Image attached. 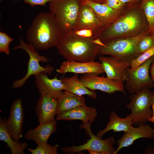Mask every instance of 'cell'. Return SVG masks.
<instances>
[{
  "instance_id": "obj_1",
  "label": "cell",
  "mask_w": 154,
  "mask_h": 154,
  "mask_svg": "<svg viewBox=\"0 0 154 154\" xmlns=\"http://www.w3.org/2000/svg\"><path fill=\"white\" fill-rule=\"evenodd\" d=\"M149 34L148 23L141 2L127 3L121 15L105 28L97 39L103 42L114 38Z\"/></svg>"
},
{
  "instance_id": "obj_2",
  "label": "cell",
  "mask_w": 154,
  "mask_h": 154,
  "mask_svg": "<svg viewBox=\"0 0 154 154\" xmlns=\"http://www.w3.org/2000/svg\"><path fill=\"white\" fill-rule=\"evenodd\" d=\"M62 35L54 15L50 12L37 15L26 34L29 44L36 50H40L56 46Z\"/></svg>"
},
{
  "instance_id": "obj_3",
  "label": "cell",
  "mask_w": 154,
  "mask_h": 154,
  "mask_svg": "<svg viewBox=\"0 0 154 154\" xmlns=\"http://www.w3.org/2000/svg\"><path fill=\"white\" fill-rule=\"evenodd\" d=\"M66 60L86 62L94 61L98 55L99 45L92 40L72 32L62 35L56 46Z\"/></svg>"
},
{
  "instance_id": "obj_4",
  "label": "cell",
  "mask_w": 154,
  "mask_h": 154,
  "mask_svg": "<svg viewBox=\"0 0 154 154\" xmlns=\"http://www.w3.org/2000/svg\"><path fill=\"white\" fill-rule=\"evenodd\" d=\"M82 4V0H53L49 3L50 11L54 15L62 35L75 28Z\"/></svg>"
},
{
  "instance_id": "obj_5",
  "label": "cell",
  "mask_w": 154,
  "mask_h": 154,
  "mask_svg": "<svg viewBox=\"0 0 154 154\" xmlns=\"http://www.w3.org/2000/svg\"><path fill=\"white\" fill-rule=\"evenodd\" d=\"M148 35L114 38L103 42L98 41V55H109L131 62L139 56L136 51L138 42L143 37Z\"/></svg>"
},
{
  "instance_id": "obj_6",
  "label": "cell",
  "mask_w": 154,
  "mask_h": 154,
  "mask_svg": "<svg viewBox=\"0 0 154 154\" xmlns=\"http://www.w3.org/2000/svg\"><path fill=\"white\" fill-rule=\"evenodd\" d=\"M129 99L130 101L126 107L131 110L129 115L133 125L138 126L146 124L153 114L151 107L154 102V91L145 88L132 94Z\"/></svg>"
},
{
  "instance_id": "obj_7",
  "label": "cell",
  "mask_w": 154,
  "mask_h": 154,
  "mask_svg": "<svg viewBox=\"0 0 154 154\" xmlns=\"http://www.w3.org/2000/svg\"><path fill=\"white\" fill-rule=\"evenodd\" d=\"M92 123L82 124L81 127L84 128L90 139L81 145L73 146L71 147H64L61 148L62 151L68 154H72L82 151H88L90 154H114L116 149L114 145L116 140L113 136H110L105 139L95 135L90 128Z\"/></svg>"
},
{
  "instance_id": "obj_8",
  "label": "cell",
  "mask_w": 154,
  "mask_h": 154,
  "mask_svg": "<svg viewBox=\"0 0 154 154\" xmlns=\"http://www.w3.org/2000/svg\"><path fill=\"white\" fill-rule=\"evenodd\" d=\"M13 49L23 50L27 53L29 57L27 73L23 77L13 82L12 86L13 88L22 87L27 79L32 75L34 76L41 72H45L50 74L54 70V68L49 65H47L44 67L40 65V62H46L48 61V58L40 55L32 46L26 43L22 38H19V45L14 46Z\"/></svg>"
},
{
  "instance_id": "obj_9",
  "label": "cell",
  "mask_w": 154,
  "mask_h": 154,
  "mask_svg": "<svg viewBox=\"0 0 154 154\" xmlns=\"http://www.w3.org/2000/svg\"><path fill=\"white\" fill-rule=\"evenodd\" d=\"M153 61L154 55L136 68L126 69L125 87L130 94L137 93L145 88H154V80L149 74L151 65Z\"/></svg>"
},
{
  "instance_id": "obj_10",
  "label": "cell",
  "mask_w": 154,
  "mask_h": 154,
  "mask_svg": "<svg viewBox=\"0 0 154 154\" xmlns=\"http://www.w3.org/2000/svg\"><path fill=\"white\" fill-rule=\"evenodd\" d=\"M80 80L92 90H99L109 94L117 91L125 93L123 82L106 77L99 76L94 74H86L81 76Z\"/></svg>"
},
{
  "instance_id": "obj_11",
  "label": "cell",
  "mask_w": 154,
  "mask_h": 154,
  "mask_svg": "<svg viewBox=\"0 0 154 154\" xmlns=\"http://www.w3.org/2000/svg\"><path fill=\"white\" fill-rule=\"evenodd\" d=\"M24 115L22 100L20 98H16L11 105L9 115L8 119H6L5 125L10 136L17 141H19L23 137Z\"/></svg>"
},
{
  "instance_id": "obj_12",
  "label": "cell",
  "mask_w": 154,
  "mask_h": 154,
  "mask_svg": "<svg viewBox=\"0 0 154 154\" xmlns=\"http://www.w3.org/2000/svg\"><path fill=\"white\" fill-rule=\"evenodd\" d=\"M99 59L107 78L122 82L125 81L127 78L126 69L130 67L131 62L112 56H100Z\"/></svg>"
},
{
  "instance_id": "obj_13",
  "label": "cell",
  "mask_w": 154,
  "mask_h": 154,
  "mask_svg": "<svg viewBox=\"0 0 154 154\" xmlns=\"http://www.w3.org/2000/svg\"><path fill=\"white\" fill-rule=\"evenodd\" d=\"M59 96L47 94L40 95L35 108L39 123H47L54 120Z\"/></svg>"
},
{
  "instance_id": "obj_14",
  "label": "cell",
  "mask_w": 154,
  "mask_h": 154,
  "mask_svg": "<svg viewBox=\"0 0 154 154\" xmlns=\"http://www.w3.org/2000/svg\"><path fill=\"white\" fill-rule=\"evenodd\" d=\"M56 71L62 74L67 73H92L97 75L104 72L101 63L92 61L80 62L66 60L63 62Z\"/></svg>"
},
{
  "instance_id": "obj_15",
  "label": "cell",
  "mask_w": 154,
  "mask_h": 154,
  "mask_svg": "<svg viewBox=\"0 0 154 154\" xmlns=\"http://www.w3.org/2000/svg\"><path fill=\"white\" fill-rule=\"evenodd\" d=\"M142 138H154V129L146 124L137 127L132 126L117 141L118 147L114 154H117L121 149L131 145L135 140Z\"/></svg>"
},
{
  "instance_id": "obj_16",
  "label": "cell",
  "mask_w": 154,
  "mask_h": 154,
  "mask_svg": "<svg viewBox=\"0 0 154 154\" xmlns=\"http://www.w3.org/2000/svg\"><path fill=\"white\" fill-rule=\"evenodd\" d=\"M45 72H40L35 75V84L40 94H47L59 96L65 86L61 79H58L56 76L49 78Z\"/></svg>"
},
{
  "instance_id": "obj_17",
  "label": "cell",
  "mask_w": 154,
  "mask_h": 154,
  "mask_svg": "<svg viewBox=\"0 0 154 154\" xmlns=\"http://www.w3.org/2000/svg\"><path fill=\"white\" fill-rule=\"evenodd\" d=\"M82 0L83 3L88 5L92 9L99 19L101 25L104 28L114 22L122 13L125 8L121 10H116L105 3Z\"/></svg>"
},
{
  "instance_id": "obj_18",
  "label": "cell",
  "mask_w": 154,
  "mask_h": 154,
  "mask_svg": "<svg viewBox=\"0 0 154 154\" xmlns=\"http://www.w3.org/2000/svg\"><path fill=\"white\" fill-rule=\"evenodd\" d=\"M98 114L95 108L88 107L86 105L77 107L56 115V120H79L82 124L93 122Z\"/></svg>"
},
{
  "instance_id": "obj_19",
  "label": "cell",
  "mask_w": 154,
  "mask_h": 154,
  "mask_svg": "<svg viewBox=\"0 0 154 154\" xmlns=\"http://www.w3.org/2000/svg\"><path fill=\"white\" fill-rule=\"evenodd\" d=\"M56 121L39 123L35 128L28 130L25 135L27 140L34 141L37 145L46 143L50 135L57 130Z\"/></svg>"
},
{
  "instance_id": "obj_20",
  "label": "cell",
  "mask_w": 154,
  "mask_h": 154,
  "mask_svg": "<svg viewBox=\"0 0 154 154\" xmlns=\"http://www.w3.org/2000/svg\"><path fill=\"white\" fill-rule=\"evenodd\" d=\"M109 120L105 128L100 130L96 135L102 138L107 132L111 130L114 132L123 131L126 132L133 126V121L129 115L125 117H119L114 111H112L109 116Z\"/></svg>"
},
{
  "instance_id": "obj_21",
  "label": "cell",
  "mask_w": 154,
  "mask_h": 154,
  "mask_svg": "<svg viewBox=\"0 0 154 154\" xmlns=\"http://www.w3.org/2000/svg\"><path fill=\"white\" fill-rule=\"evenodd\" d=\"M85 105V100L83 96H79L64 90L58 98L56 115L77 107Z\"/></svg>"
},
{
  "instance_id": "obj_22",
  "label": "cell",
  "mask_w": 154,
  "mask_h": 154,
  "mask_svg": "<svg viewBox=\"0 0 154 154\" xmlns=\"http://www.w3.org/2000/svg\"><path fill=\"white\" fill-rule=\"evenodd\" d=\"M61 80L65 86V91L80 96L87 95L92 99L97 98L96 93L87 88L79 79L77 75L69 78H64Z\"/></svg>"
},
{
  "instance_id": "obj_23",
  "label": "cell",
  "mask_w": 154,
  "mask_h": 154,
  "mask_svg": "<svg viewBox=\"0 0 154 154\" xmlns=\"http://www.w3.org/2000/svg\"><path fill=\"white\" fill-rule=\"evenodd\" d=\"M6 119H0V140L6 143L12 154H24L27 146L26 142H21L13 139L9 133L5 125Z\"/></svg>"
},
{
  "instance_id": "obj_24",
  "label": "cell",
  "mask_w": 154,
  "mask_h": 154,
  "mask_svg": "<svg viewBox=\"0 0 154 154\" xmlns=\"http://www.w3.org/2000/svg\"><path fill=\"white\" fill-rule=\"evenodd\" d=\"M99 26H101L100 21L93 10L88 5L82 3L74 29Z\"/></svg>"
},
{
  "instance_id": "obj_25",
  "label": "cell",
  "mask_w": 154,
  "mask_h": 154,
  "mask_svg": "<svg viewBox=\"0 0 154 154\" xmlns=\"http://www.w3.org/2000/svg\"><path fill=\"white\" fill-rule=\"evenodd\" d=\"M141 6L147 21L149 35H154V0H142Z\"/></svg>"
},
{
  "instance_id": "obj_26",
  "label": "cell",
  "mask_w": 154,
  "mask_h": 154,
  "mask_svg": "<svg viewBox=\"0 0 154 154\" xmlns=\"http://www.w3.org/2000/svg\"><path fill=\"white\" fill-rule=\"evenodd\" d=\"M104 29L103 27L99 26L75 29L71 32L84 38L94 40L98 38Z\"/></svg>"
},
{
  "instance_id": "obj_27",
  "label": "cell",
  "mask_w": 154,
  "mask_h": 154,
  "mask_svg": "<svg viewBox=\"0 0 154 154\" xmlns=\"http://www.w3.org/2000/svg\"><path fill=\"white\" fill-rule=\"evenodd\" d=\"M154 47V35H148L143 37L138 42L136 48L139 55Z\"/></svg>"
},
{
  "instance_id": "obj_28",
  "label": "cell",
  "mask_w": 154,
  "mask_h": 154,
  "mask_svg": "<svg viewBox=\"0 0 154 154\" xmlns=\"http://www.w3.org/2000/svg\"><path fill=\"white\" fill-rule=\"evenodd\" d=\"M59 146H54L47 143L38 144L35 149L28 148L27 149L31 154H57Z\"/></svg>"
},
{
  "instance_id": "obj_29",
  "label": "cell",
  "mask_w": 154,
  "mask_h": 154,
  "mask_svg": "<svg viewBox=\"0 0 154 154\" xmlns=\"http://www.w3.org/2000/svg\"><path fill=\"white\" fill-rule=\"evenodd\" d=\"M154 55V47L143 52L136 58L132 60L130 64V67L136 68L151 57Z\"/></svg>"
},
{
  "instance_id": "obj_30",
  "label": "cell",
  "mask_w": 154,
  "mask_h": 154,
  "mask_svg": "<svg viewBox=\"0 0 154 154\" xmlns=\"http://www.w3.org/2000/svg\"><path fill=\"white\" fill-rule=\"evenodd\" d=\"M14 39L4 32H0V52L7 55L10 52L9 45Z\"/></svg>"
},
{
  "instance_id": "obj_31",
  "label": "cell",
  "mask_w": 154,
  "mask_h": 154,
  "mask_svg": "<svg viewBox=\"0 0 154 154\" xmlns=\"http://www.w3.org/2000/svg\"><path fill=\"white\" fill-rule=\"evenodd\" d=\"M105 3L111 8L117 10L123 9L126 5L120 0H106Z\"/></svg>"
},
{
  "instance_id": "obj_32",
  "label": "cell",
  "mask_w": 154,
  "mask_h": 154,
  "mask_svg": "<svg viewBox=\"0 0 154 154\" xmlns=\"http://www.w3.org/2000/svg\"><path fill=\"white\" fill-rule=\"evenodd\" d=\"M25 3L33 7L36 5L45 6L48 2L49 3L53 0H24Z\"/></svg>"
},
{
  "instance_id": "obj_33",
  "label": "cell",
  "mask_w": 154,
  "mask_h": 154,
  "mask_svg": "<svg viewBox=\"0 0 154 154\" xmlns=\"http://www.w3.org/2000/svg\"><path fill=\"white\" fill-rule=\"evenodd\" d=\"M145 154H154V146L152 145L148 146L145 149Z\"/></svg>"
},
{
  "instance_id": "obj_34",
  "label": "cell",
  "mask_w": 154,
  "mask_h": 154,
  "mask_svg": "<svg viewBox=\"0 0 154 154\" xmlns=\"http://www.w3.org/2000/svg\"><path fill=\"white\" fill-rule=\"evenodd\" d=\"M122 2L125 3H135L141 2L142 0H120Z\"/></svg>"
},
{
  "instance_id": "obj_35",
  "label": "cell",
  "mask_w": 154,
  "mask_h": 154,
  "mask_svg": "<svg viewBox=\"0 0 154 154\" xmlns=\"http://www.w3.org/2000/svg\"><path fill=\"white\" fill-rule=\"evenodd\" d=\"M150 73L151 78L154 80V61L152 62V64L150 67Z\"/></svg>"
},
{
  "instance_id": "obj_36",
  "label": "cell",
  "mask_w": 154,
  "mask_h": 154,
  "mask_svg": "<svg viewBox=\"0 0 154 154\" xmlns=\"http://www.w3.org/2000/svg\"><path fill=\"white\" fill-rule=\"evenodd\" d=\"M152 108L153 114L152 117H149L148 119V121L154 123V102L151 106Z\"/></svg>"
},
{
  "instance_id": "obj_37",
  "label": "cell",
  "mask_w": 154,
  "mask_h": 154,
  "mask_svg": "<svg viewBox=\"0 0 154 154\" xmlns=\"http://www.w3.org/2000/svg\"><path fill=\"white\" fill-rule=\"evenodd\" d=\"M87 0L92 2H93L96 3H105L106 0Z\"/></svg>"
},
{
  "instance_id": "obj_38",
  "label": "cell",
  "mask_w": 154,
  "mask_h": 154,
  "mask_svg": "<svg viewBox=\"0 0 154 154\" xmlns=\"http://www.w3.org/2000/svg\"><path fill=\"white\" fill-rule=\"evenodd\" d=\"M1 0H0V1H1Z\"/></svg>"
}]
</instances>
